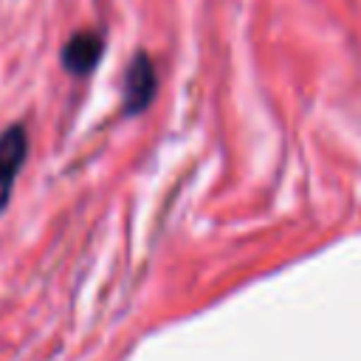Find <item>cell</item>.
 I'll use <instances>...</instances> for the list:
<instances>
[{
  "mask_svg": "<svg viewBox=\"0 0 361 361\" xmlns=\"http://www.w3.org/2000/svg\"><path fill=\"white\" fill-rule=\"evenodd\" d=\"M25 152H28L25 130L20 124L3 130V135H0V214L6 212V206L11 200L14 180H17L20 169H23Z\"/></svg>",
  "mask_w": 361,
  "mask_h": 361,
  "instance_id": "6da1fadb",
  "label": "cell"
},
{
  "mask_svg": "<svg viewBox=\"0 0 361 361\" xmlns=\"http://www.w3.org/2000/svg\"><path fill=\"white\" fill-rule=\"evenodd\" d=\"M155 68H152V59L147 54H135V59L130 62L127 68V76H124V110L130 116L141 113L152 96H155Z\"/></svg>",
  "mask_w": 361,
  "mask_h": 361,
  "instance_id": "7a4b0ae2",
  "label": "cell"
},
{
  "mask_svg": "<svg viewBox=\"0 0 361 361\" xmlns=\"http://www.w3.org/2000/svg\"><path fill=\"white\" fill-rule=\"evenodd\" d=\"M102 56V37L96 31H79L68 39L62 51V62L71 73H87Z\"/></svg>",
  "mask_w": 361,
  "mask_h": 361,
  "instance_id": "3957f363",
  "label": "cell"
}]
</instances>
